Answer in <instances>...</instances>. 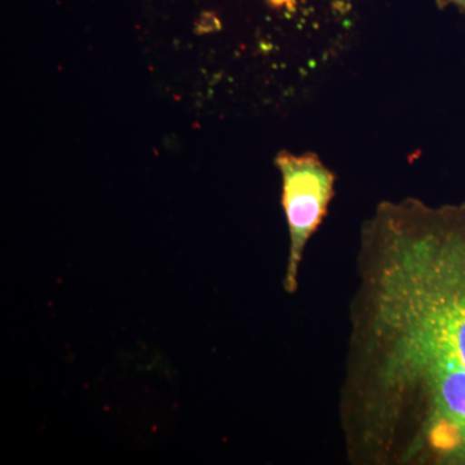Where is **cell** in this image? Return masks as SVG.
Returning <instances> with one entry per match:
<instances>
[{"label": "cell", "instance_id": "obj_2", "mask_svg": "<svg viewBox=\"0 0 465 465\" xmlns=\"http://www.w3.org/2000/svg\"><path fill=\"white\" fill-rule=\"evenodd\" d=\"M275 166L282 176V204L289 225L290 249L283 287L296 292L299 269L312 235L323 222L333 197L335 176L316 154L281 152Z\"/></svg>", "mask_w": 465, "mask_h": 465}, {"label": "cell", "instance_id": "obj_3", "mask_svg": "<svg viewBox=\"0 0 465 465\" xmlns=\"http://www.w3.org/2000/svg\"><path fill=\"white\" fill-rule=\"evenodd\" d=\"M439 3L442 7H445V5H454L461 14L465 15V0H439Z\"/></svg>", "mask_w": 465, "mask_h": 465}, {"label": "cell", "instance_id": "obj_1", "mask_svg": "<svg viewBox=\"0 0 465 465\" xmlns=\"http://www.w3.org/2000/svg\"><path fill=\"white\" fill-rule=\"evenodd\" d=\"M354 411L393 460L465 465V202H385L366 222Z\"/></svg>", "mask_w": 465, "mask_h": 465}]
</instances>
